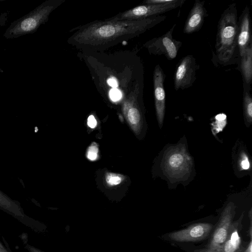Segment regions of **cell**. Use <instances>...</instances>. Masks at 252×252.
Listing matches in <instances>:
<instances>
[{
    "instance_id": "obj_1",
    "label": "cell",
    "mask_w": 252,
    "mask_h": 252,
    "mask_svg": "<svg viewBox=\"0 0 252 252\" xmlns=\"http://www.w3.org/2000/svg\"><path fill=\"white\" fill-rule=\"evenodd\" d=\"M159 15L144 19L127 20L113 18L95 21L77 27L68 39V43L86 51H102L145 32L163 21Z\"/></svg>"
},
{
    "instance_id": "obj_2",
    "label": "cell",
    "mask_w": 252,
    "mask_h": 252,
    "mask_svg": "<svg viewBox=\"0 0 252 252\" xmlns=\"http://www.w3.org/2000/svg\"><path fill=\"white\" fill-rule=\"evenodd\" d=\"M238 32L236 5L232 3L223 12L218 23L215 55L220 63L227 64L232 60L238 47Z\"/></svg>"
},
{
    "instance_id": "obj_3",
    "label": "cell",
    "mask_w": 252,
    "mask_h": 252,
    "mask_svg": "<svg viewBox=\"0 0 252 252\" xmlns=\"http://www.w3.org/2000/svg\"><path fill=\"white\" fill-rule=\"evenodd\" d=\"M65 0H47L27 15L12 22L3 34L7 39H13L36 31L46 23L50 14Z\"/></svg>"
},
{
    "instance_id": "obj_4",
    "label": "cell",
    "mask_w": 252,
    "mask_h": 252,
    "mask_svg": "<svg viewBox=\"0 0 252 252\" xmlns=\"http://www.w3.org/2000/svg\"><path fill=\"white\" fill-rule=\"evenodd\" d=\"M192 159L181 145L170 147L164 153L162 170L171 180L179 181L188 178L192 171Z\"/></svg>"
},
{
    "instance_id": "obj_5",
    "label": "cell",
    "mask_w": 252,
    "mask_h": 252,
    "mask_svg": "<svg viewBox=\"0 0 252 252\" xmlns=\"http://www.w3.org/2000/svg\"><path fill=\"white\" fill-rule=\"evenodd\" d=\"M186 0L164 4H144L120 13L112 17L116 20H133L160 15L181 6Z\"/></svg>"
},
{
    "instance_id": "obj_6",
    "label": "cell",
    "mask_w": 252,
    "mask_h": 252,
    "mask_svg": "<svg viewBox=\"0 0 252 252\" xmlns=\"http://www.w3.org/2000/svg\"><path fill=\"white\" fill-rule=\"evenodd\" d=\"M176 24L163 35L154 38L144 44L151 54L155 55H164L169 60L176 58L179 49L182 45V42L173 38V32Z\"/></svg>"
},
{
    "instance_id": "obj_7",
    "label": "cell",
    "mask_w": 252,
    "mask_h": 252,
    "mask_svg": "<svg viewBox=\"0 0 252 252\" xmlns=\"http://www.w3.org/2000/svg\"><path fill=\"white\" fill-rule=\"evenodd\" d=\"M235 208L234 204L230 202L223 210L218 225L208 244V249L217 251L225 242L233 222Z\"/></svg>"
},
{
    "instance_id": "obj_8",
    "label": "cell",
    "mask_w": 252,
    "mask_h": 252,
    "mask_svg": "<svg viewBox=\"0 0 252 252\" xmlns=\"http://www.w3.org/2000/svg\"><path fill=\"white\" fill-rule=\"evenodd\" d=\"M196 63L192 55L183 58L177 64L174 76V85L176 91L191 87L195 80Z\"/></svg>"
},
{
    "instance_id": "obj_9",
    "label": "cell",
    "mask_w": 252,
    "mask_h": 252,
    "mask_svg": "<svg viewBox=\"0 0 252 252\" xmlns=\"http://www.w3.org/2000/svg\"><path fill=\"white\" fill-rule=\"evenodd\" d=\"M213 227L210 223L199 222L168 234V237L172 240L180 242H195L206 238Z\"/></svg>"
},
{
    "instance_id": "obj_10",
    "label": "cell",
    "mask_w": 252,
    "mask_h": 252,
    "mask_svg": "<svg viewBox=\"0 0 252 252\" xmlns=\"http://www.w3.org/2000/svg\"><path fill=\"white\" fill-rule=\"evenodd\" d=\"M0 209L10 215L32 230L39 229V223L27 216L20 203L11 199L0 190Z\"/></svg>"
},
{
    "instance_id": "obj_11",
    "label": "cell",
    "mask_w": 252,
    "mask_h": 252,
    "mask_svg": "<svg viewBox=\"0 0 252 252\" xmlns=\"http://www.w3.org/2000/svg\"><path fill=\"white\" fill-rule=\"evenodd\" d=\"M165 77L160 65H157L153 73V83L155 108L160 127L162 126L165 109V93L163 86Z\"/></svg>"
},
{
    "instance_id": "obj_12",
    "label": "cell",
    "mask_w": 252,
    "mask_h": 252,
    "mask_svg": "<svg viewBox=\"0 0 252 252\" xmlns=\"http://www.w3.org/2000/svg\"><path fill=\"white\" fill-rule=\"evenodd\" d=\"M252 44L250 8L246 6L238 21L237 46L240 57Z\"/></svg>"
},
{
    "instance_id": "obj_13",
    "label": "cell",
    "mask_w": 252,
    "mask_h": 252,
    "mask_svg": "<svg viewBox=\"0 0 252 252\" xmlns=\"http://www.w3.org/2000/svg\"><path fill=\"white\" fill-rule=\"evenodd\" d=\"M204 2L199 0L195 1L185 23L183 30L185 33H192L201 28L207 15Z\"/></svg>"
},
{
    "instance_id": "obj_14",
    "label": "cell",
    "mask_w": 252,
    "mask_h": 252,
    "mask_svg": "<svg viewBox=\"0 0 252 252\" xmlns=\"http://www.w3.org/2000/svg\"><path fill=\"white\" fill-rule=\"evenodd\" d=\"M243 217L244 213H243L240 217L236 221L233 222L229 229L226 240L217 252H236L239 248L241 244V237L239 231L241 230Z\"/></svg>"
},
{
    "instance_id": "obj_15",
    "label": "cell",
    "mask_w": 252,
    "mask_h": 252,
    "mask_svg": "<svg viewBox=\"0 0 252 252\" xmlns=\"http://www.w3.org/2000/svg\"><path fill=\"white\" fill-rule=\"evenodd\" d=\"M241 57V70L245 84L250 85L252 79V44Z\"/></svg>"
},
{
    "instance_id": "obj_16",
    "label": "cell",
    "mask_w": 252,
    "mask_h": 252,
    "mask_svg": "<svg viewBox=\"0 0 252 252\" xmlns=\"http://www.w3.org/2000/svg\"><path fill=\"white\" fill-rule=\"evenodd\" d=\"M243 110L246 121L251 124L252 122V98L250 92L246 87L243 95Z\"/></svg>"
},
{
    "instance_id": "obj_17",
    "label": "cell",
    "mask_w": 252,
    "mask_h": 252,
    "mask_svg": "<svg viewBox=\"0 0 252 252\" xmlns=\"http://www.w3.org/2000/svg\"><path fill=\"white\" fill-rule=\"evenodd\" d=\"M106 181L110 185H116L120 184L123 178L120 175L114 173H107L106 175Z\"/></svg>"
},
{
    "instance_id": "obj_18",
    "label": "cell",
    "mask_w": 252,
    "mask_h": 252,
    "mask_svg": "<svg viewBox=\"0 0 252 252\" xmlns=\"http://www.w3.org/2000/svg\"><path fill=\"white\" fill-rule=\"evenodd\" d=\"M226 116L224 114H220L216 117L215 126L217 132L220 131L225 125Z\"/></svg>"
},
{
    "instance_id": "obj_19",
    "label": "cell",
    "mask_w": 252,
    "mask_h": 252,
    "mask_svg": "<svg viewBox=\"0 0 252 252\" xmlns=\"http://www.w3.org/2000/svg\"><path fill=\"white\" fill-rule=\"evenodd\" d=\"M238 163L240 168L242 170H248L250 167V162L248 157L245 153L241 154L238 160Z\"/></svg>"
},
{
    "instance_id": "obj_20",
    "label": "cell",
    "mask_w": 252,
    "mask_h": 252,
    "mask_svg": "<svg viewBox=\"0 0 252 252\" xmlns=\"http://www.w3.org/2000/svg\"><path fill=\"white\" fill-rule=\"evenodd\" d=\"M97 154L98 147L97 145L93 143L88 148L87 154V158L91 160H94L97 157Z\"/></svg>"
},
{
    "instance_id": "obj_21",
    "label": "cell",
    "mask_w": 252,
    "mask_h": 252,
    "mask_svg": "<svg viewBox=\"0 0 252 252\" xmlns=\"http://www.w3.org/2000/svg\"><path fill=\"white\" fill-rule=\"evenodd\" d=\"M177 0H147L144 4H164L175 2Z\"/></svg>"
},
{
    "instance_id": "obj_22",
    "label": "cell",
    "mask_w": 252,
    "mask_h": 252,
    "mask_svg": "<svg viewBox=\"0 0 252 252\" xmlns=\"http://www.w3.org/2000/svg\"><path fill=\"white\" fill-rule=\"evenodd\" d=\"M87 124L91 128H94L96 125L97 122L93 115H91L88 118Z\"/></svg>"
},
{
    "instance_id": "obj_23",
    "label": "cell",
    "mask_w": 252,
    "mask_h": 252,
    "mask_svg": "<svg viewBox=\"0 0 252 252\" xmlns=\"http://www.w3.org/2000/svg\"><path fill=\"white\" fill-rule=\"evenodd\" d=\"M110 96L113 101H116L121 98V94L118 91L113 90L110 92Z\"/></svg>"
},
{
    "instance_id": "obj_24",
    "label": "cell",
    "mask_w": 252,
    "mask_h": 252,
    "mask_svg": "<svg viewBox=\"0 0 252 252\" xmlns=\"http://www.w3.org/2000/svg\"><path fill=\"white\" fill-rule=\"evenodd\" d=\"M25 248L29 252H44L39 249L30 245L28 243L25 244Z\"/></svg>"
},
{
    "instance_id": "obj_25",
    "label": "cell",
    "mask_w": 252,
    "mask_h": 252,
    "mask_svg": "<svg viewBox=\"0 0 252 252\" xmlns=\"http://www.w3.org/2000/svg\"><path fill=\"white\" fill-rule=\"evenodd\" d=\"M0 252H12L11 250L5 247L0 241Z\"/></svg>"
},
{
    "instance_id": "obj_26",
    "label": "cell",
    "mask_w": 252,
    "mask_h": 252,
    "mask_svg": "<svg viewBox=\"0 0 252 252\" xmlns=\"http://www.w3.org/2000/svg\"><path fill=\"white\" fill-rule=\"evenodd\" d=\"M244 252H252V241L251 238L247 249Z\"/></svg>"
},
{
    "instance_id": "obj_27",
    "label": "cell",
    "mask_w": 252,
    "mask_h": 252,
    "mask_svg": "<svg viewBox=\"0 0 252 252\" xmlns=\"http://www.w3.org/2000/svg\"><path fill=\"white\" fill-rule=\"evenodd\" d=\"M194 252H218L210 250L207 249L195 250L194 251Z\"/></svg>"
}]
</instances>
